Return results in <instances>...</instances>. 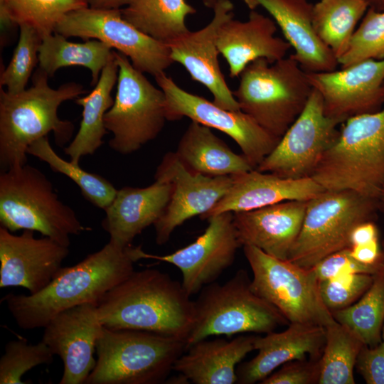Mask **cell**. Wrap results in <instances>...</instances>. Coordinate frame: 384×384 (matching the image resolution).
I'll use <instances>...</instances> for the list:
<instances>
[{"mask_svg":"<svg viewBox=\"0 0 384 384\" xmlns=\"http://www.w3.org/2000/svg\"><path fill=\"white\" fill-rule=\"evenodd\" d=\"M131 246V245H130ZM111 241L75 265L61 267L36 294L9 293L2 298L18 326L43 328L57 314L74 306L98 304L103 296L134 271L129 247Z\"/></svg>","mask_w":384,"mask_h":384,"instance_id":"1","label":"cell"},{"mask_svg":"<svg viewBox=\"0 0 384 384\" xmlns=\"http://www.w3.org/2000/svg\"><path fill=\"white\" fill-rule=\"evenodd\" d=\"M181 283L156 269L134 271L97 304L100 320L111 329H132L186 338L194 303Z\"/></svg>","mask_w":384,"mask_h":384,"instance_id":"2","label":"cell"},{"mask_svg":"<svg viewBox=\"0 0 384 384\" xmlns=\"http://www.w3.org/2000/svg\"><path fill=\"white\" fill-rule=\"evenodd\" d=\"M48 78L38 68L29 88L16 93L0 89L1 171L27 164L29 146L50 132L59 146L71 139L74 124L60 119L58 110L63 102L79 97L85 90L74 82L54 89L48 85Z\"/></svg>","mask_w":384,"mask_h":384,"instance_id":"3","label":"cell"},{"mask_svg":"<svg viewBox=\"0 0 384 384\" xmlns=\"http://www.w3.org/2000/svg\"><path fill=\"white\" fill-rule=\"evenodd\" d=\"M311 177L325 190L378 201L384 189V107L344 121Z\"/></svg>","mask_w":384,"mask_h":384,"instance_id":"4","label":"cell"},{"mask_svg":"<svg viewBox=\"0 0 384 384\" xmlns=\"http://www.w3.org/2000/svg\"><path fill=\"white\" fill-rule=\"evenodd\" d=\"M186 349L183 338L103 326L96 344V363L85 383H164Z\"/></svg>","mask_w":384,"mask_h":384,"instance_id":"5","label":"cell"},{"mask_svg":"<svg viewBox=\"0 0 384 384\" xmlns=\"http://www.w3.org/2000/svg\"><path fill=\"white\" fill-rule=\"evenodd\" d=\"M239 77L233 93L240 110L279 138L302 113L313 90L306 73L292 55L273 63L258 58Z\"/></svg>","mask_w":384,"mask_h":384,"instance_id":"6","label":"cell"},{"mask_svg":"<svg viewBox=\"0 0 384 384\" xmlns=\"http://www.w3.org/2000/svg\"><path fill=\"white\" fill-rule=\"evenodd\" d=\"M0 223L12 233L36 231L68 247L70 235L90 230L58 198L46 176L27 164L1 172Z\"/></svg>","mask_w":384,"mask_h":384,"instance_id":"7","label":"cell"},{"mask_svg":"<svg viewBox=\"0 0 384 384\" xmlns=\"http://www.w3.org/2000/svg\"><path fill=\"white\" fill-rule=\"evenodd\" d=\"M194 315L187 348L211 336L242 333L267 334L289 325L274 306L251 287L247 272L240 269L224 284L210 283L193 301Z\"/></svg>","mask_w":384,"mask_h":384,"instance_id":"8","label":"cell"},{"mask_svg":"<svg viewBox=\"0 0 384 384\" xmlns=\"http://www.w3.org/2000/svg\"><path fill=\"white\" fill-rule=\"evenodd\" d=\"M378 209V200L353 191H323L307 201L302 229L288 260L311 269L328 255L351 247L353 228L375 221Z\"/></svg>","mask_w":384,"mask_h":384,"instance_id":"9","label":"cell"},{"mask_svg":"<svg viewBox=\"0 0 384 384\" xmlns=\"http://www.w3.org/2000/svg\"><path fill=\"white\" fill-rule=\"evenodd\" d=\"M114 55L119 67L117 89L104 123L112 134L110 148L127 155L154 140L164 129L167 120L166 97L126 55L114 50Z\"/></svg>","mask_w":384,"mask_h":384,"instance_id":"10","label":"cell"},{"mask_svg":"<svg viewBox=\"0 0 384 384\" xmlns=\"http://www.w3.org/2000/svg\"><path fill=\"white\" fill-rule=\"evenodd\" d=\"M242 247L252 272V290L278 309L289 323L326 327L335 321L321 299L313 268L274 257L251 245Z\"/></svg>","mask_w":384,"mask_h":384,"instance_id":"11","label":"cell"},{"mask_svg":"<svg viewBox=\"0 0 384 384\" xmlns=\"http://www.w3.org/2000/svg\"><path fill=\"white\" fill-rule=\"evenodd\" d=\"M54 32L65 38L99 40L126 55L134 68L152 75L164 72L173 63L168 44L143 33L122 16L121 9L89 6L65 14Z\"/></svg>","mask_w":384,"mask_h":384,"instance_id":"12","label":"cell"},{"mask_svg":"<svg viewBox=\"0 0 384 384\" xmlns=\"http://www.w3.org/2000/svg\"><path fill=\"white\" fill-rule=\"evenodd\" d=\"M154 78L166 97L167 120L174 121L186 117L223 132L238 144L255 169L281 139L271 134L242 110L223 109L213 102L182 89L164 72L157 74Z\"/></svg>","mask_w":384,"mask_h":384,"instance_id":"13","label":"cell"},{"mask_svg":"<svg viewBox=\"0 0 384 384\" xmlns=\"http://www.w3.org/2000/svg\"><path fill=\"white\" fill-rule=\"evenodd\" d=\"M343 122L325 114L321 97L313 89L302 113L256 169L284 178L311 177Z\"/></svg>","mask_w":384,"mask_h":384,"instance_id":"14","label":"cell"},{"mask_svg":"<svg viewBox=\"0 0 384 384\" xmlns=\"http://www.w3.org/2000/svg\"><path fill=\"white\" fill-rule=\"evenodd\" d=\"M208 227L193 242L165 255L144 252L142 246H130L135 262L152 259L172 264L182 273V285L191 297L214 282L233 263L241 246L233 222V213L208 217Z\"/></svg>","mask_w":384,"mask_h":384,"instance_id":"15","label":"cell"},{"mask_svg":"<svg viewBox=\"0 0 384 384\" xmlns=\"http://www.w3.org/2000/svg\"><path fill=\"white\" fill-rule=\"evenodd\" d=\"M154 178L169 181L173 187L166 210L154 225L156 242L159 245L166 243L185 221L209 212L233 183L231 176H209L191 171L172 151L163 156Z\"/></svg>","mask_w":384,"mask_h":384,"instance_id":"16","label":"cell"},{"mask_svg":"<svg viewBox=\"0 0 384 384\" xmlns=\"http://www.w3.org/2000/svg\"><path fill=\"white\" fill-rule=\"evenodd\" d=\"M306 75L321 97L325 114L343 122L351 117L378 111L384 102V58Z\"/></svg>","mask_w":384,"mask_h":384,"instance_id":"17","label":"cell"},{"mask_svg":"<svg viewBox=\"0 0 384 384\" xmlns=\"http://www.w3.org/2000/svg\"><path fill=\"white\" fill-rule=\"evenodd\" d=\"M69 247L34 231L14 235L0 227V287H21L36 294L46 287L62 267Z\"/></svg>","mask_w":384,"mask_h":384,"instance_id":"18","label":"cell"},{"mask_svg":"<svg viewBox=\"0 0 384 384\" xmlns=\"http://www.w3.org/2000/svg\"><path fill=\"white\" fill-rule=\"evenodd\" d=\"M233 9L231 1L217 0L213 18L205 27L189 31L167 44L174 63H180L193 80L203 85L212 94L215 105L228 110L239 111L240 105L222 73L216 43L220 27L234 18Z\"/></svg>","mask_w":384,"mask_h":384,"instance_id":"19","label":"cell"},{"mask_svg":"<svg viewBox=\"0 0 384 384\" xmlns=\"http://www.w3.org/2000/svg\"><path fill=\"white\" fill-rule=\"evenodd\" d=\"M103 326L97 304L86 303L53 317L46 326L42 341L63 363L60 384H83L93 370L96 344Z\"/></svg>","mask_w":384,"mask_h":384,"instance_id":"20","label":"cell"},{"mask_svg":"<svg viewBox=\"0 0 384 384\" xmlns=\"http://www.w3.org/2000/svg\"><path fill=\"white\" fill-rule=\"evenodd\" d=\"M306 206L305 201H287L233 213L241 246L251 245L274 257L288 260L301 231Z\"/></svg>","mask_w":384,"mask_h":384,"instance_id":"21","label":"cell"},{"mask_svg":"<svg viewBox=\"0 0 384 384\" xmlns=\"http://www.w3.org/2000/svg\"><path fill=\"white\" fill-rule=\"evenodd\" d=\"M325 342V327L300 323H289L282 332L272 331L265 336H257L255 348L258 353L251 360L238 364L236 383H260L276 368L291 361L319 359Z\"/></svg>","mask_w":384,"mask_h":384,"instance_id":"22","label":"cell"},{"mask_svg":"<svg viewBox=\"0 0 384 384\" xmlns=\"http://www.w3.org/2000/svg\"><path fill=\"white\" fill-rule=\"evenodd\" d=\"M276 31L275 21L255 10H251L245 21L233 18L225 21L218 30L216 43L228 63L230 77H239L258 58L273 63L285 58L292 47L286 40L275 36Z\"/></svg>","mask_w":384,"mask_h":384,"instance_id":"23","label":"cell"},{"mask_svg":"<svg viewBox=\"0 0 384 384\" xmlns=\"http://www.w3.org/2000/svg\"><path fill=\"white\" fill-rule=\"evenodd\" d=\"M233 183L227 193L206 214L248 211L287 201H307L325 189L311 177L284 178L256 169L231 176Z\"/></svg>","mask_w":384,"mask_h":384,"instance_id":"24","label":"cell"},{"mask_svg":"<svg viewBox=\"0 0 384 384\" xmlns=\"http://www.w3.org/2000/svg\"><path fill=\"white\" fill-rule=\"evenodd\" d=\"M172 188L169 181L155 179L144 188L125 186L117 190L102 221L110 241L123 247L130 246L137 235L163 215Z\"/></svg>","mask_w":384,"mask_h":384,"instance_id":"25","label":"cell"},{"mask_svg":"<svg viewBox=\"0 0 384 384\" xmlns=\"http://www.w3.org/2000/svg\"><path fill=\"white\" fill-rule=\"evenodd\" d=\"M255 1L280 28L285 40L294 50L292 57L303 70L319 73L336 69L337 58L313 28V4L309 0Z\"/></svg>","mask_w":384,"mask_h":384,"instance_id":"26","label":"cell"},{"mask_svg":"<svg viewBox=\"0 0 384 384\" xmlns=\"http://www.w3.org/2000/svg\"><path fill=\"white\" fill-rule=\"evenodd\" d=\"M256 336H239L231 341L203 339L189 346L173 370L195 384H234L236 369L255 350Z\"/></svg>","mask_w":384,"mask_h":384,"instance_id":"27","label":"cell"},{"mask_svg":"<svg viewBox=\"0 0 384 384\" xmlns=\"http://www.w3.org/2000/svg\"><path fill=\"white\" fill-rule=\"evenodd\" d=\"M176 154L188 169L209 176H236L255 169L243 154L235 153L210 127L192 120Z\"/></svg>","mask_w":384,"mask_h":384,"instance_id":"28","label":"cell"},{"mask_svg":"<svg viewBox=\"0 0 384 384\" xmlns=\"http://www.w3.org/2000/svg\"><path fill=\"white\" fill-rule=\"evenodd\" d=\"M119 67L114 58L103 68L97 83L86 96L78 97L75 103L82 107L79 130L64 149L70 160L79 164L85 156L93 154L102 144L107 133L104 118L114 103L112 91L117 82Z\"/></svg>","mask_w":384,"mask_h":384,"instance_id":"29","label":"cell"},{"mask_svg":"<svg viewBox=\"0 0 384 384\" xmlns=\"http://www.w3.org/2000/svg\"><path fill=\"white\" fill-rule=\"evenodd\" d=\"M66 38L55 32L43 37L38 49V68L50 78L63 67H85L91 72V85H95L103 68L114 58V50L97 39L73 43Z\"/></svg>","mask_w":384,"mask_h":384,"instance_id":"30","label":"cell"},{"mask_svg":"<svg viewBox=\"0 0 384 384\" xmlns=\"http://www.w3.org/2000/svg\"><path fill=\"white\" fill-rule=\"evenodd\" d=\"M121 13L134 27L167 44L189 31L186 19L196 9L186 0H133Z\"/></svg>","mask_w":384,"mask_h":384,"instance_id":"31","label":"cell"},{"mask_svg":"<svg viewBox=\"0 0 384 384\" xmlns=\"http://www.w3.org/2000/svg\"><path fill=\"white\" fill-rule=\"evenodd\" d=\"M368 8L364 0H320L313 5L314 31L337 60L346 50Z\"/></svg>","mask_w":384,"mask_h":384,"instance_id":"32","label":"cell"},{"mask_svg":"<svg viewBox=\"0 0 384 384\" xmlns=\"http://www.w3.org/2000/svg\"><path fill=\"white\" fill-rule=\"evenodd\" d=\"M325 329L326 342L319 358L318 384H354L353 370L358 355L365 343L336 320Z\"/></svg>","mask_w":384,"mask_h":384,"instance_id":"33","label":"cell"},{"mask_svg":"<svg viewBox=\"0 0 384 384\" xmlns=\"http://www.w3.org/2000/svg\"><path fill=\"white\" fill-rule=\"evenodd\" d=\"M331 314L366 345L373 347L380 343L384 324V263L373 274L370 288L356 302Z\"/></svg>","mask_w":384,"mask_h":384,"instance_id":"34","label":"cell"},{"mask_svg":"<svg viewBox=\"0 0 384 384\" xmlns=\"http://www.w3.org/2000/svg\"><path fill=\"white\" fill-rule=\"evenodd\" d=\"M27 153L46 162L53 171L70 178L80 188L83 197L93 206L105 210L113 201L117 189L111 182L99 174L84 170L79 164L61 158L47 137L33 142Z\"/></svg>","mask_w":384,"mask_h":384,"instance_id":"35","label":"cell"},{"mask_svg":"<svg viewBox=\"0 0 384 384\" xmlns=\"http://www.w3.org/2000/svg\"><path fill=\"white\" fill-rule=\"evenodd\" d=\"M88 6L85 0H0V13L16 25H28L42 36L51 34L68 13Z\"/></svg>","mask_w":384,"mask_h":384,"instance_id":"36","label":"cell"},{"mask_svg":"<svg viewBox=\"0 0 384 384\" xmlns=\"http://www.w3.org/2000/svg\"><path fill=\"white\" fill-rule=\"evenodd\" d=\"M383 58L384 11L368 8L338 62L344 68L363 60Z\"/></svg>","mask_w":384,"mask_h":384,"instance_id":"37","label":"cell"},{"mask_svg":"<svg viewBox=\"0 0 384 384\" xmlns=\"http://www.w3.org/2000/svg\"><path fill=\"white\" fill-rule=\"evenodd\" d=\"M20 35L11 61L0 77L1 87L11 93L26 89L33 69L38 63V49L42 36L33 27L20 25Z\"/></svg>","mask_w":384,"mask_h":384,"instance_id":"38","label":"cell"},{"mask_svg":"<svg viewBox=\"0 0 384 384\" xmlns=\"http://www.w3.org/2000/svg\"><path fill=\"white\" fill-rule=\"evenodd\" d=\"M55 355L43 341L29 344L25 339L9 341L0 358V383L22 384L23 375L33 368L49 365Z\"/></svg>","mask_w":384,"mask_h":384,"instance_id":"39","label":"cell"},{"mask_svg":"<svg viewBox=\"0 0 384 384\" xmlns=\"http://www.w3.org/2000/svg\"><path fill=\"white\" fill-rule=\"evenodd\" d=\"M373 281V274L355 273L319 281V287L324 304L333 312L356 302Z\"/></svg>","mask_w":384,"mask_h":384,"instance_id":"40","label":"cell"},{"mask_svg":"<svg viewBox=\"0 0 384 384\" xmlns=\"http://www.w3.org/2000/svg\"><path fill=\"white\" fill-rule=\"evenodd\" d=\"M384 261L367 265L356 260L351 254L350 247L334 252L312 267L319 281L355 273L374 274Z\"/></svg>","mask_w":384,"mask_h":384,"instance_id":"41","label":"cell"},{"mask_svg":"<svg viewBox=\"0 0 384 384\" xmlns=\"http://www.w3.org/2000/svg\"><path fill=\"white\" fill-rule=\"evenodd\" d=\"M319 359L310 358L289 361L272 373L261 384H315L319 383Z\"/></svg>","mask_w":384,"mask_h":384,"instance_id":"42","label":"cell"},{"mask_svg":"<svg viewBox=\"0 0 384 384\" xmlns=\"http://www.w3.org/2000/svg\"><path fill=\"white\" fill-rule=\"evenodd\" d=\"M356 368L367 384H384V341L373 347L364 344Z\"/></svg>","mask_w":384,"mask_h":384,"instance_id":"43","label":"cell"},{"mask_svg":"<svg viewBox=\"0 0 384 384\" xmlns=\"http://www.w3.org/2000/svg\"><path fill=\"white\" fill-rule=\"evenodd\" d=\"M350 250L353 257L362 263L374 265L384 261V252L378 239L351 246Z\"/></svg>","mask_w":384,"mask_h":384,"instance_id":"44","label":"cell"},{"mask_svg":"<svg viewBox=\"0 0 384 384\" xmlns=\"http://www.w3.org/2000/svg\"><path fill=\"white\" fill-rule=\"evenodd\" d=\"M378 239V230L375 221H367L356 226L350 235L351 247L365 244Z\"/></svg>","mask_w":384,"mask_h":384,"instance_id":"45","label":"cell"},{"mask_svg":"<svg viewBox=\"0 0 384 384\" xmlns=\"http://www.w3.org/2000/svg\"><path fill=\"white\" fill-rule=\"evenodd\" d=\"M90 7L95 9H120L129 5L133 0H85Z\"/></svg>","mask_w":384,"mask_h":384,"instance_id":"46","label":"cell"},{"mask_svg":"<svg viewBox=\"0 0 384 384\" xmlns=\"http://www.w3.org/2000/svg\"><path fill=\"white\" fill-rule=\"evenodd\" d=\"M368 7L375 11H384V0H364Z\"/></svg>","mask_w":384,"mask_h":384,"instance_id":"47","label":"cell"},{"mask_svg":"<svg viewBox=\"0 0 384 384\" xmlns=\"http://www.w3.org/2000/svg\"><path fill=\"white\" fill-rule=\"evenodd\" d=\"M244 4L250 9L255 10L258 6L257 3L255 0H241Z\"/></svg>","mask_w":384,"mask_h":384,"instance_id":"48","label":"cell"},{"mask_svg":"<svg viewBox=\"0 0 384 384\" xmlns=\"http://www.w3.org/2000/svg\"><path fill=\"white\" fill-rule=\"evenodd\" d=\"M378 203H379V209H383L384 210V189L382 191V193L379 198V200H378ZM383 250L384 252V240H383Z\"/></svg>","mask_w":384,"mask_h":384,"instance_id":"49","label":"cell"},{"mask_svg":"<svg viewBox=\"0 0 384 384\" xmlns=\"http://www.w3.org/2000/svg\"><path fill=\"white\" fill-rule=\"evenodd\" d=\"M203 4L208 9H213L217 0H202Z\"/></svg>","mask_w":384,"mask_h":384,"instance_id":"50","label":"cell"},{"mask_svg":"<svg viewBox=\"0 0 384 384\" xmlns=\"http://www.w3.org/2000/svg\"><path fill=\"white\" fill-rule=\"evenodd\" d=\"M382 340L383 341H384V324H383V329H382Z\"/></svg>","mask_w":384,"mask_h":384,"instance_id":"51","label":"cell"}]
</instances>
